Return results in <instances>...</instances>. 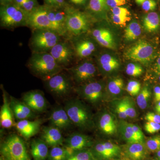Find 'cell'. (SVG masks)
Here are the masks:
<instances>
[{"instance_id": "obj_1", "label": "cell", "mask_w": 160, "mask_h": 160, "mask_svg": "<svg viewBox=\"0 0 160 160\" xmlns=\"http://www.w3.org/2000/svg\"><path fill=\"white\" fill-rule=\"evenodd\" d=\"M97 20L87 12L81 11L69 5L65 24V38L88 33Z\"/></svg>"}, {"instance_id": "obj_2", "label": "cell", "mask_w": 160, "mask_h": 160, "mask_svg": "<svg viewBox=\"0 0 160 160\" xmlns=\"http://www.w3.org/2000/svg\"><path fill=\"white\" fill-rule=\"evenodd\" d=\"M27 66L33 75L44 82L64 69L49 52L32 53Z\"/></svg>"}, {"instance_id": "obj_3", "label": "cell", "mask_w": 160, "mask_h": 160, "mask_svg": "<svg viewBox=\"0 0 160 160\" xmlns=\"http://www.w3.org/2000/svg\"><path fill=\"white\" fill-rule=\"evenodd\" d=\"M64 107L74 126L82 130H90L94 127L95 121L91 110L81 100H69Z\"/></svg>"}, {"instance_id": "obj_4", "label": "cell", "mask_w": 160, "mask_h": 160, "mask_svg": "<svg viewBox=\"0 0 160 160\" xmlns=\"http://www.w3.org/2000/svg\"><path fill=\"white\" fill-rule=\"evenodd\" d=\"M63 37L53 30L46 29L32 30L29 46L32 53L49 52Z\"/></svg>"}, {"instance_id": "obj_5", "label": "cell", "mask_w": 160, "mask_h": 160, "mask_svg": "<svg viewBox=\"0 0 160 160\" xmlns=\"http://www.w3.org/2000/svg\"><path fill=\"white\" fill-rule=\"evenodd\" d=\"M0 151L4 160H31L25 142L16 134L6 138L1 144Z\"/></svg>"}, {"instance_id": "obj_6", "label": "cell", "mask_w": 160, "mask_h": 160, "mask_svg": "<svg viewBox=\"0 0 160 160\" xmlns=\"http://www.w3.org/2000/svg\"><path fill=\"white\" fill-rule=\"evenodd\" d=\"M28 13L13 3L0 6L1 28L13 29L27 26Z\"/></svg>"}, {"instance_id": "obj_7", "label": "cell", "mask_w": 160, "mask_h": 160, "mask_svg": "<svg viewBox=\"0 0 160 160\" xmlns=\"http://www.w3.org/2000/svg\"><path fill=\"white\" fill-rule=\"evenodd\" d=\"M124 55L127 59L147 65L156 56V49L150 43L141 40L128 48Z\"/></svg>"}, {"instance_id": "obj_8", "label": "cell", "mask_w": 160, "mask_h": 160, "mask_svg": "<svg viewBox=\"0 0 160 160\" xmlns=\"http://www.w3.org/2000/svg\"><path fill=\"white\" fill-rule=\"evenodd\" d=\"M64 70L45 81L46 88L52 94L58 97L66 96L74 90V82L70 75L64 72Z\"/></svg>"}, {"instance_id": "obj_9", "label": "cell", "mask_w": 160, "mask_h": 160, "mask_svg": "<svg viewBox=\"0 0 160 160\" xmlns=\"http://www.w3.org/2000/svg\"><path fill=\"white\" fill-rule=\"evenodd\" d=\"M65 69L78 86L93 81L97 72L94 63L88 59Z\"/></svg>"}, {"instance_id": "obj_10", "label": "cell", "mask_w": 160, "mask_h": 160, "mask_svg": "<svg viewBox=\"0 0 160 160\" xmlns=\"http://www.w3.org/2000/svg\"><path fill=\"white\" fill-rule=\"evenodd\" d=\"M49 52L57 62L64 69L70 67L76 59L71 42L65 38L57 43Z\"/></svg>"}, {"instance_id": "obj_11", "label": "cell", "mask_w": 160, "mask_h": 160, "mask_svg": "<svg viewBox=\"0 0 160 160\" xmlns=\"http://www.w3.org/2000/svg\"><path fill=\"white\" fill-rule=\"evenodd\" d=\"M74 90L80 97L92 105H98L104 96V85L99 81H91L75 87Z\"/></svg>"}, {"instance_id": "obj_12", "label": "cell", "mask_w": 160, "mask_h": 160, "mask_svg": "<svg viewBox=\"0 0 160 160\" xmlns=\"http://www.w3.org/2000/svg\"><path fill=\"white\" fill-rule=\"evenodd\" d=\"M85 34L68 39L74 49L76 59L87 58L95 53L97 49V42L91 36H84Z\"/></svg>"}, {"instance_id": "obj_13", "label": "cell", "mask_w": 160, "mask_h": 160, "mask_svg": "<svg viewBox=\"0 0 160 160\" xmlns=\"http://www.w3.org/2000/svg\"><path fill=\"white\" fill-rule=\"evenodd\" d=\"M26 26L31 30L50 29L57 32L54 26L48 18L45 5H40L36 9L28 14Z\"/></svg>"}, {"instance_id": "obj_14", "label": "cell", "mask_w": 160, "mask_h": 160, "mask_svg": "<svg viewBox=\"0 0 160 160\" xmlns=\"http://www.w3.org/2000/svg\"><path fill=\"white\" fill-rule=\"evenodd\" d=\"M64 143V147L68 152L69 157L76 152L89 149L94 144L91 137L79 132H75L69 135L65 139Z\"/></svg>"}, {"instance_id": "obj_15", "label": "cell", "mask_w": 160, "mask_h": 160, "mask_svg": "<svg viewBox=\"0 0 160 160\" xmlns=\"http://www.w3.org/2000/svg\"><path fill=\"white\" fill-rule=\"evenodd\" d=\"M46 12L49 20L54 26L56 31L60 35L66 38L65 24L67 15L68 6L62 8H55L46 6Z\"/></svg>"}, {"instance_id": "obj_16", "label": "cell", "mask_w": 160, "mask_h": 160, "mask_svg": "<svg viewBox=\"0 0 160 160\" xmlns=\"http://www.w3.org/2000/svg\"><path fill=\"white\" fill-rule=\"evenodd\" d=\"M22 101L34 112H43L47 108V101L39 90H31L24 93Z\"/></svg>"}, {"instance_id": "obj_17", "label": "cell", "mask_w": 160, "mask_h": 160, "mask_svg": "<svg viewBox=\"0 0 160 160\" xmlns=\"http://www.w3.org/2000/svg\"><path fill=\"white\" fill-rule=\"evenodd\" d=\"M49 120L51 126L61 130H68L73 125L64 107L61 106H58L52 109Z\"/></svg>"}, {"instance_id": "obj_18", "label": "cell", "mask_w": 160, "mask_h": 160, "mask_svg": "<svg viewBox=\"0 0 160 160\" xmlns=\"http://www.w3.org/2000/svg\"><path fill=\"white\" fill-rule=\"evenodd\" d=\"M89 32L100 46L108 49L115 48V42L113 36L109 29L101 26H97L91 29Z\"/></svg>"}, {"instance_id": "obj_19", "label": "cell", "mask_w": 160, "mask_h": 160, "mask_svg": "<svg viewBox=\"0 0 160 160\" xmlns=\"http://www.w3.org/2000/svg\"><path fill=\"white\" fill-rule=\"evenodd\" d=\"M95 125L105 134H114L118 131V125L114 118L107 112H103L99 114Z\"/></svg>"}, {"instance_id": "obj_20", "label": "cell", "mask_w": 160, "mask_h": 160, "mask_svg": "<svg viewBox=\"0 0 160 160\" xmlns=\"http://www.w3.org/2000/svg\"><path fill=\"white\" fill-rule=\"evenodd\" d=\"M10 104L14 117L17 120H21L33 119L35 117L34 112L32 111L23 102L13 97L10 98Z\"/></svg>"}, {"instance_id": "obj_21", "label": "cell", "mask_w": 160, "mask_h": 160, "mask_svg": "<svg viewBox=\"0 0 160 160\" xmlns=\"http://www.w3.org/2000/svg\"><path fill=\"white\" fill-rule=\"evenodd\" d=\"M42 139L48 146L52 147L62 146L65 140L61 130L52 126L43 128Z\"/></svg>"}, {"instance_id": "obj_22", "label": "cell", "mask_w": 160, "mask_h": 160, "mask_svg": "<svg viewBox=\"0 0 160 160\" xmlns=\"http://www.w3.org/2000/svg\"><path fill=\"white\" fill-rule=\"evenodd\" d=\"M42 121L40 119L31 121L29 119L19 121L16 124L18 132L26 139L34 136L40 130Z\"/></svg>"}, {"instance_id": "obj_23", "label": "cell", "mask_w": 160, "mask_h": 160, "mask_svg": "<svg viewBox=\"0 0 160 160\" xmlns=\"http://www.w3.org/2000/svg\"><path fill=\"white\" fill-rule=\"evenodd\" d=\"M3 91V104L0 111V123L3 128L9 129L14 125L13 113L10 106V101L8 100L7 94L4 88Z\"/></svg>"}, {"instance_id": "obj_24", "label": "cell", "mask_w": 160, "mask_h": 160, "mask_svg": "<svg viewBox=\"0 0 160 160\" xmlns=\"http://www.w3.org/2000/svg\"><path fill=\"white\" fill-rule=\"evenodd\" d=\"M97 62L99 69L104 72H112L119 68L118 60L109 53H101L98 55Z\"/></svg>"}, {"instance_id": "obj_25", "label": "cell", "mask_w": 160, "mask_h": 160, "mask_svg": "<svg viewBox=\"0 0 160 160\" xmlns=\"http://www.w3.org/2000/svg\"><path fill=\"white\" fill-rule=\"evenodd\" d=\"M47 144L42 139H35L31 143V152L34 160H47L49 153Z\"/></svg>"}, {"instance_id": "obj_26", "label": "cell", "mask_w": 160, "mask_h": 160, "mask_svg": "<svg viewBox=\"0 0 160 160\" xmlns=\"http://www.w3.org/2000/svg\"><path fill=\"white\" fill-rule=\"evenodd\" d=\"M147 147L145 143L128 144L126 149L127 157L131 160H143L147 155Z\"/></svg>"}, {"instance_id": "obj_27", "label": "cell", "mask_w": 160, "mask_h": 160, "mask_svg": "<svg viewBox=\"0 0 160 160\" xmlns=\"http://www.w3.org/2000/svg\"><path fill=\"white\" fill-rule=\"evenodd\" d=\"M108 9L107 0H90L86 11L97 20L104 17Z\"/></svg>"}, {"instance_id": "obj_28", "label": "cell", "mask_w": 160, "mask_h": 160, "mask_svg": "<svg viewBox=\"0 0 160 160\" xmlns=\"http://www.w3.org/2000/svg\"><path fill=\"white\" fill-rule=\"evenodd\" d=\"M118 129L123 139L128 144L141 142L136 135L131 123L122 120L118 125Z\"/></svg>"}, {"instance_id": "obj_29", "label": "cell", "mask_w": 160, "mask_h": 160, "mask_svg": "<svg viewBox=\"0 0 160 160\" xmlns=\"http://www.w3.org/2000/svg\"><path fill=\"white\" fill-rule=\"evenodd\" d=\"M143 26L149 32H155L160 28V15L155 12H151L143 18Z\"/></svg>"}, {"instance_id": "obj_30", "label": "cell", "mask_w": 160, "mask_h": 160, "mask_svg": "<svg viewBox=\"0 0 160 160\" xmlns=\"http://www.w3.org/2000/svg\"><path fill=\"white\" fill-rule=\"evenodd\" d=\"M91 149L98 160L110 159L118 156L106 148L104 146L103 142L94 144L92 147Z\"/></svg>"}, {"instance_id": "obj_31", "label": "cell", "mask_w": 160, "mask_h": 160, "mask_svg": "<svg viewBox=\"0 0 160 160\" xmlns=\"http://www.w3.org/2000/svg\"><path fill=\"white\" fill-rule=\"evenodd\" d=\"M142 33V29L137 22H132L125 30V38L128 41H132L137 39Z\"/></svg>"}, {"instance_id": "obj_32", "label": "cell", "mask_w": 160, "mask_h": 160, "mask_svg": "<svg viewBox=\"0 0 160 160\" xmlns=\"http://www.w3.org/2000/svg\"><path fill=\"white\" fill-rule=\"evenodd\" d=\"M69 158L68 152L65 147L54 146L49 150L47 160H67Z\"/></svg>"}, {"instance_id": "obj_33", "label": "cell", "mask_w": 160, "mask_h": 160, "mask_svg": "<svg viewBox=\"0 0 160 160\" xmlns=\"http://www.w3.org/2000/svg\"><path fill=\"white\" fill-rule=\"evenodd\" d=\"M151 97V91L149 87L145 86L140 92L137 98V103L140 109H146Z\"/></svg>"}, {"instance_id": "obj_34", "label": "cell", "mask_w": 160, "mask_h": 160, "mask_svg": "<svg viewBox=\"0 0 160 160\" xmlns=\"http://www.w3.org/2000/svg\"><path fill=\"white\" fill-rule=\"evenodd\" d=\"M124 86V81L122 79L120 78H115L108 82L107 88L111 94L116 96L122 93Z\"/></svg>"}, {"instance_id": "obj_35", "label": "cell", "mask_w": 160, "mask_h": 160, "mask_svg": "<svg viewBox=\"0 0 160 160\" xmlns=\"http://www.w3.org/2000/svg\"><path fill=\"white\" fill-rule=\"evenodd\" d=\"M67 160H98L90 149L76 152Z\"/></svg>"}, {"instance_id": "obj_36", "label": "cell", "mask_w": 160, "mask_h": 160, "mask_svg": "<svg viewBox=\"0 0 160 160\" xmlns=\"http://www.w3.org/2000/svg\"><path fill=\"white\" fill-rule=\"evenodd\" d=\"M13 3L28 14L40 6L38 0H13Z\"/></svg>"}, {"instance_id": "obj_37", "label": "cell", "mask_w": 160, "mask_h": 160, "mask_svg": "<svg viewBox=\"0 0 160 160\" xmlns=\"http://www.w3.org/2000/svg\"><path fill=\"white\" fill-rule=\"evenodd\" d=\"M126 114L128 118H134L137 115L135 104L132 98L126 97L122 99Z\"/></svg>"}, {"instance_id": "obj_38", "label": "cell", "mask_w": 160, "mask_h": 160, "mask_svg": "<svg viewBox=\"0 0 160 160\" xmlns=\"http://www.w3.org/2000/svg\"><path fill=\"white\" fill-rule=\"evenodd\" d=\"M145 144L149 151L157 152L160 150V136L149 138L146 140Z\"/></svg>"}, {"instance_id": "obj_39", "label": "cell", "mask_w": 160, "mask_h": 160, "mask_svg": "<svg viewBox=\"0 0 160 160\" xmlns=\"http://www.w3.org/2000/svg\"><path fill=\"white\" fill-rule=\"evenodd\" d=\"M126 73L132 77H138L142 74L143 69L140 65L134 63H130L126 66Z\"/></svg>"}, {"instance_id": "obj_40", "label": "cell", "mask_w": 160, "mask_h": 160, "mask_svg": "<svg viewBox=\"0 0 160 160\" xmlns=\"http://www.w3.org/2000/svg\"><path fill=\"white\" fill-rule=\"evenodd\" d=\"M126 90L132 96H138L141 91V84L138 81H129L126 87Z\"/></svg>"}, {"instance_id": "obj_41", "label": "cell", "mask_w": 160, "mask_h": 160, "mask_svg": "<svg viewBox=\"0 0 160 160\" xmlns=\"http://www.w3.org/2000/svg\"><path fill=\"white\" fill-rule=\"evenodd\" d=\"M113 107L114 111L118 114L120 118L125 119L129 118L126 114L122 100L115 102L113 103Z\"/></svg>"}, {"instance_id": "obj_42", "label": "cell", "mask_w": 160, "mask_h": 160, "mask_svg": "<svg viewBox=\"0 0 160 160\" xmlns=\"http://www.w3.org/2000/svg\"><path fill=\"white\" fill-rule=\"evenodd\" d=\"M44 5L55 8H62L68 6L69 4L66 0H43Z\"/></svg>"}, {"instance_id": "obj_43", "label": "cell", "mask_w": 160, "mask_h": 160, "mask_svg": "<svg viewBox=\"0 0 160 160\" xmlns=\"http://www.w3.org/2000/svg\"><path fill=\"white\" fill-rule=\"evenodd\" d=\"M66 2L69 6L74 7L76 9H79L80 8H86L90 0H66Z\"/></svg>"}, {"instance_id": "obj_44", "label": "cell", "mask_w": 160, "mask_h": 160, "mask_svg": "<svg viewBox=\"0 0 160 160\" xmlns=\"http://www.w3.org/2000/svg\"><path fill=\"white\" fill-rule=\"evenodd\" d=\"M112 18L114 24L121 26H126V23L129 22L131 19L130 17L115 15L113 14L112 15Z\"/></svg>"}, {"instance_id": "obj_45", "label": "cell", "mask_w": 160, "mask_h": 160, "mask_svg": "<svg viewBox=\"0 0 160 160\" xmlns=\"http://www.w3.org/2000/svg\"><path fill=\"white\" fill-rule=\"evenodd\" d=\"M145 129L148 133L153 134L160 131V124L153 122H147L145 125Z\"/></svg>"}, {"instance_id": "obj_46", "label": "cell", "mask_w": 160, "mask_h": 160, "mask_svg": "<svg viewBox=\"0 0 160 160\" xmlns=\"http://www.w3.org/2000/svg\"><path fill=\"white\" fill-rule=\"evenodd\" d=\"M142 8L146 12H153L157 9V3L155 0H146L142 5Z\"/></svg>"}, {"instance_id": "obj_47", "label": "cell", "mask_w": 160, "mask_h": 160, "mask_svg": "<svg viewBox=\"0 0 160 160\" xmlns=\"http://www.w3.org/2000/svg\"><path fill=\"white\" fill-rule=\"evenodd\" d=\"M112 14L117 16L130 17L131 13L127 8L125 7L118 6L111 9Z\"/></svg>"}, {"instance_id": "obj_48", "label": "cell", "mask_w": 160, "mask_h": 160, "mask_svg": "<svg viewBox=\"0 0 160 160\" xmlns=\"http://www.w3.org/2000/svg\"><path fill=\"white\" fill-rule=\"evenodd\" d=\"M131 125L137 137L140 142L142 143H145V136H144V133L139 126L135 125V124H132V123H131Z\"/></svg>"}, {"instance_id": "obj_49", "label": "cell", "mask_w": 160, "mask_h": 160, "mask_svg": "<svg viewBox=\"0 0 160 160\" xmlns=\"http://www.w3.org/2000/svg\"><path fill=\"white\" fill-rule=\"evenodd\" d=\"M145 119L148 122L158 123L160 124V115L152 112H148L145 116Z\"/></svg>"}, {"instance_id": "obj_50", "label": "cell", "mask_w": 160, "mask_h": 160, "mask_svg": "<svg viewBox=\"0 0 160 160\" xmlns=\"http://www.w3.org/2000/svg\"><path fill=\"white\" fill-rule=\"evenodd\" d=\"M126 0H107L108 7L111 8L124 6L126 4Z\"/></svg>"}, {"instance_id": "obj_51", "label": "cell", "mask_w": 160, "mask_h": 160, "mask_svg": "<svg viewBox=\"0 0 160 160\" xmlns=\"http://www.w3.org/2000/svg\"><path fill=\"white\" fill-rule=\"evenodd\" d=\"M154 98L155 101L156 102H158L159 96L160 92V86H156L154 88Z\"/></svg>"}, {"instance_id": "obj_52", "label": "cell", "mask_w": 160, "mask_h": 160, "mask_svg": "<svg viewBox=\"0 0 160 160\" xmlns=\"http://www.w3.org/2000/svg\"><path fill=\"white\" fill-rule=\"evenodd\" d=\"M156 69L158 72L160 73V53L157 59L156 62L155 64Z\"/></svg>"}, {"instance_id": "obj_53", "label": "cell", "mask_w": 160, "mask_h": 160, "mask_svg": "<svg viewBox=\"0 0 160 160\" xmlns=\"http://www.w3.org/2000/svg\"><path fill=\"white\" fill-rule=\"evenodd\" d=\"M13 2V0H0V5L1 6H5L12 4Z\"/></svg>"}, {"instance_id": "obj_54", "label": "cell", "mask_w": 160, "mask_h": 160, "mask_svg": "<svg viewBox=\"0 0 160 160\" xmlns=\"http://www.w3.org/2000/svg\"><path fill=\"white\" fill-rule=\"evenodd\" d=\"M146 0H135L136 3L138 4V5H141L142 6V4Z\"/></svg>"}, {"instance_id": "obj_55", "label": "cell", "mask_w": 160, "mask_h": 160, "mask_svg": "<svg viewBox=\"0 0 160 160\" xmlns=\"http://www.w3.org/2000/svg\"><path fill=\"white\" fill-rule=\"evenodd\" d=\"M160 109V101L158 102L157 104H156L155 106V111L157 112Z\"/></svg>"}, {"instance_id": "obj_56", "label": "cell", "mask_w": 160, "mask_h": 160, "mask_svg": "<svg viewBox=\"0 0 160 160\" xmlns=\"http://www.w3.org/2000/svg\"><path fill=\"white\" fill-rule=\"evenodd\" d=\"M157 157L159 160H160V150L157 152Z\"/></svg>"}, {"instance_id": "obj_57", "label": "cell", "mask_w": 160, "mask_h": 160, "mask_svg": "<svg viewBox=\"0 0 160 160\" xmlns=\"http://www.w3.org/2000/svg\"><path fill=\"white\" fill-rule=\"evenodd\" d=\"M156 112L157 114L160 115V109H159V110H158V111H157Z\"/></svg>"}, {"instance_id": "obj_58", "label": "cell", "mask_w": 160, "mask_h": 160, "mask_svg": "<svg viewBox=\"0 0 160 160\" xmlns=\"http://www.w3.org/2000/svg\"><path fill=\"white\" fill-rule=\"evenodd\" d=\"M159 101H160V92L159 96L158 99V102H159Z\"/></svg>"}, {"instance_id": "obj_59", "label": "cell", "mask_w": 160, "mask_h": 160, "mask_svg": "<svg viewBox=\"0 0 160 160\" xmlns=\"http://www.w3.org/2000/svg\"><path fill=\"white\" fill-rule=\"evenodd\" d=\"M125 160H131L129 159H126Z\"/></svg>"}, {"instance_id": "obj_60", "label": "cell", "mask_w": 160, "mask_h": 160, "mask_svg": "<svg viewBox=\"0 0 160 160\" xmlns=\"http://www.w3.org/2000/svg\"><path fill=\"white\" fill-rule=\"evenodd\" d=\"M120 160V159H115V160Z\"/></svg>"}, {"instance_id": "obj_61", "label": "cell", "mask_w": 160, "mask_h": 160, "mask_svg": "<svg viewBox=\"0 0 160 160\" xmlns=\"http://www.w3.org/2000/svg\"><path fill=\"white\" fill-rule=\"evenodd\" d=\"M159 80H160V76H159Z\"/></svg>"}, {"instance_id": "obj_62", "label": "cell", "mask_w": 160, "mask_h": 160, "mask_svg": "<svg viewBox=\"0 0 160 160\" xmlns=\"http://www.w3.org/2000/svg\"><path fill=\"white\" fill-rule=\"evenodd\" d=\"M158 1H159H159H160V0H158Z\"/></svg>"}]
</instances>
